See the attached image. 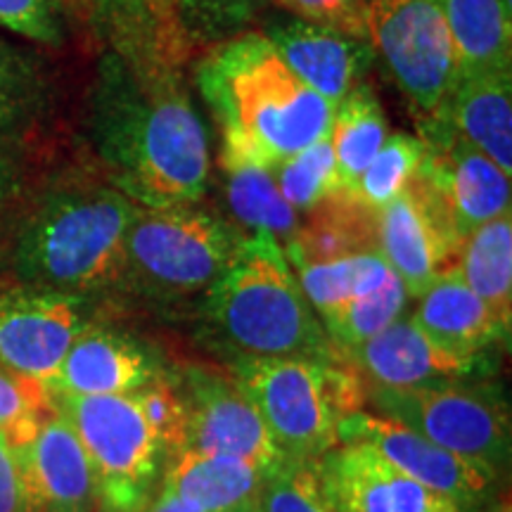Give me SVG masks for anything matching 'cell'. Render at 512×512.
Wrapping results in <instances>:
<instances>
[{"label": "cell", "mask_w": 512, "mask_h": 512, "mask_svg": "<svg viewBox=\"0 0 512 512\" xmlns=\"http://www.w3.org/2000/svg\"><path fill=\"white\" fill-rule=\"evenodd\" d=\"M178 72L110 50L88 95L93 152L138 207L195 204L207 190V131Z\"/></svg>", "instance_id": "6da1fadb"}, {"label": "cell", "mask_w": 512, "mask_h": 512, "mask_svg": "<svg viewBox=\"0 0 512 512\" xmlns=\"http://www.w3.org/2000/svg\"><path fill=\"white\" fill-rule=\"evenodd\" d=\"M197 88L221 131V166L273 169L323 138L335 112L290 72L261 31L207 50L197 64Z\"/></svg>", "instance_id": "7a4b0ae2"}, {"label": "cell", "mask_w": 512, "mask_h": 512, "mask_svg": "<svg viewBox=\"0 0 512 512\" xmlns=\"http://www.w3.org/2000/svg\"><path fill=\"white\" fill-rule=\"evenodd\" d=\"M136 209L114 185L50 190L17 230L12 268L24 287L79 297L121 283L124 238Z\"/></svg>", "instance_id": "3957f363"}, {"label": "cell", "mask_w": 512, "mask_h": 512, "mask_svg": "<svg viewBox=\"0 0 512 512\" xmlns=\"http://www.w3.org/2000/svg\"><path fill=\"white\" fill-rule=\"evenodd\" d=\"M204 316L238 356H299L337 361L318 313L271 233L242 238L233 261L204 294Z\"/></svg>", "instance_id": "277c9868"}, {"label": "cell", "mask_w": 512, "mask_h": 512, "mask_svg": "<svg viewBox=\"0 0 512 512\" xmlns=\"http://www.w3.org/2000/svg\"><path fill=\"white\" fill-rule=\"evenodd\" d=\"M230 377L290 460H318L337 446V422L361 411V382L337 361L238 356Z\"/></svg>", "instance_id": "5b68a950"}, {"label": "cell", "mask_w": 512, "mask_h": 512, "mask_svg": "<svg viewBox=\"0 0 512 512\" xmlns=\"http://www.w3.org/2000/svg\"><path fill=\"white\" fill-rule=\"evenodd\" d=\"M242 235L195 204L138 207L124 238L121 280L155 297L207 294Z\"/></svg>", "instance_id": "8992f818"}, {"label": "cell", "mask_w": 512, "mask_h": 512, "mask_svg": "<svg viewBox=\"0 0 512 512\" xmlns=\"http://www.w3.org/2000/svg\"><path fill=\"white\" fill-rule=\"evenodd\" d=\"M50 401L86 448L98 486V508L105 512L143 510L159 484L166 453L133 394H50Z\"/></svg>", "instance_id": "52a82bcc"}, {"label": "cell", "mask_w": 512, "mask_h": 512, "mask_svg": "<svg viewBox=\"0 0 512 512\" xmlns=\"http://www.w3.org/2000/svg\"><path fill=\"white\" fill-rule=\"evenodd\" d=\"M368 401L382 418L434 444L498 470L510 456V418L498 392L458 380L418 387H373Z\"/></svg>", "instance_id": "ba28073f"}, {"label": "cell", "mask_w": 512, "mask_h": 512, "mask_svg": "<svg viewBox=\"0 0 512 512\" xmlns=\"http://www.w3.org/2000/svg\"><path fill=\"white\" fill-rule=\"evenodd\" d=\"M368 41L422 124L444 114L456 53L439 0H366Z\"/></svg>", "instance_id": "9c48e42d"}, {"label": "cell", "mask_w": 512, "mask_h": 512, "mask_svg": "<svg viewBox=\"0 0 512 512\" xmlns=\"http://www.w3.org/2000/svg\"><path fill=\"white\" fill-rule=\"evenodd\" d=\"M337 444L370 446L403 475L444 496L460 510L482 503L498 475L494 467L456 456L401 422L363 411L344 415L337 422Z\"/></svg>", "instance_id": "30bf717a"}, {"label": "cell", "mask_w": 512, "mask_h": 512, "mask_svg": "<svg viewBox=\"0 0 512 512\" xmlns=\"http://www.w3.org/2000/svg\"><path fill=\"white\" fill-rule=\"evenodd\" d=\"M422 128L425 159L418 171L437 192L460 240L484 223L510 214V176L501 166L458 136L446 114Z\"/></svg>", "instance_id": "8fae6325"}, {"label": "cell", "mask_w": 512, "mask_h": 512, "mask_svg": "<svg viewBox=\"0 0 512 512\" xmlns=\"http://www.w3.org/2000/svg\"><path fill=\"white\" fill-rule=\"evenodd\" d=\"M86 297L36 287L0 292V366L48 384L88 328Z\"/></svg>", "instance_id": "7c38bea8"}, {"label": "cell", "mask_w": 512, "mask_h": 512, "mask_svg": "<svg viewBox=\"0 0 512 512\" xmlns=\"http://www.w3.org/2000/svg\"><path fill=\"white\" fill-rule=\"evenodd\" d=\"M380 254L411 297H420L439 273L456 266L460 238L432 185L418 174L377 214Z\"/></svg>", "instance_id": "4fadbf2b"}, {"label": "cell", "mask_w": 512, "mask_h": 512, "mask_svg": "<svg viewBox=\"0 0 512 512\" xmlns=\"http://www.w3.org/2000/svg\"><path fill=\"white\" fill-rule=\"evenodd\" d=\"M185 387L188 437L181 451L252 460L268 470L287 460L233 377L209 368H190Z\"/></svg>", "instance_id": "5bb4252c"}, {"label": "cell", "mask_w": 512, "mask_h": 512, "mask_svg": "<svg viewBox=\"0 0 512 512\" xmlns=\"http://www.w3.org/2000/svg\"><path fill=\"white\" fill-rule=\"evenodd\" d=\"M15 451L31 512H93L98 508V486L86 448L55 406Z\"/></svg>", "instance_id": "9a60e30c"}, {"label": "cell", "mask_w": 512, "mask_h": 512, "mask_svg": "<svg viewBox=\"0 0 512 512\" xmlns=\"http://www.w3.org/2000/svg\"><path fill=\"white\" fill-rule=\"evenodd\" d=\"M316 463L325 496L337 512H463L366 444H339Z\"/></svg>", "instance_id": "2e32d148"}, {"label": "cell", "mask_w": 512, "mask_h": 512, "mask_svg": "<svg viewBox=\"0 0 512 512\" xmlns=\"http://www.w3.org/2000/svg\"><path fill=\"white\" fill-rule=\"evenodd\" d=\"M299 81L337 107L344 95L361 86L373 48L368 41L318 27L299 17L273 19L261 31Z\"/></svg>", "instance_id": "e0dca14e"}, {"label": "cell", "mask_w": 512, "mask_h": 512, "mask_svg": "<svg viewBox=\"0 0 512 512\" xmlns=\"http://www.w3.org/2000/svg\"><path fill=\"white\" fill-rule=\"evenodd\" d=\"M159 380V366L136 337L88 325L46 384L50 394L124 396Z\"/></svg>", "instance_id": "ac0fdd59"}, {"label": "cell", "mask_w": 512, "mask_h": 512, "mask_svg": "<svg viewBox=\"0 0 512 512\" xmlns=\"http://www.w3.org/2000/svg\"><path fill=\"white\" fill-rule=\"evenodd\" d=\"M375 382V387H418V384L465 380L484 370V354L460 356L422 332L411 318L394 320L361 347L339 354Z\"/></svg>", "instance_id": "d6986e66"}, {"label": "cell", "mask_w": 512, "mask_h": 512, "mask_svg": "<svg viewBox=\"0 0 512 512\" xmlns=\"http://www.w3.org/2000/svg\"><path fill=\"white\" fill-rule=\"evenodd\" d=\"M411 320L427 337L460 356H479L489 344L508 337V328L467 287L456 268L439 273L420 294Z\"/></svg>", "instance_id": "ffe728a7"}, {"label": "cell", "mask_w": 512, "mask_h": 512, "mask_svg": "<svg viewBox=\"0 0 512 512\" xmlns=\"http://www.w3.org/2000/svg\"><path fill=\"white\" fill-rule=\"evenodd\" d=\"M444 114L458 136L512 174V69L458 76Z\"/></svg>", "instance_id": "44dd1931"}, {"label": "cell", "mask_w": 512, "mask_h": 512, "mask_svg": "<svg viewBox=\"0 0 512 512\" xmlns=\"http://www.w3.org/2000/svg\"><path fill=\"white\" fill-rule=\"evenodd\" d=\"M268 472L252 460L178 451L171 456L162 484L204 512H249Z\"/></svg>", "instance_id": "7402d4cb"}, {"label": "cell", "mask_w": 512, "mask_h": 512, "mask_svg": "<svg viewBox=\"0 0 512 512\" xmlns=\"http://www.w3.org/2000/svg\"><path fill=\"white\" fill-rule=\"evenodd\" d=\"M311 219L297 228L283 247L294 266L342 259L349 254L380 252L377 242V214L349 192L337 190L311 211Z\"/></svg>", "instance_id": "603a6c76"}, {"label": "cell", "mask_w": 512, "mask_h": 512, "mask_svg": "<svg viewBox=\"0 0 512 512\" xmlns=\"http://www.w3.org/2000/svg\"><path fill=\"white\" fill-rule=\"evenodd\" d=\"M456 79L475 72H508L512 64V0H439Z\"/></svg>", "instance_id": "cb8c5ba5"}, {"label": "cell", "mask_w": 512, "mask_h": 512, "mask_svg": "<svg viewBox=\"0 0 512 512\" xmlns=\"http://www.w3.org/2000/svg\"><path fill=\"white\" fill-rule=\"evenodd\" d=\"M456 271L498 323L510 330L512 320V214L484 223L458 245Z\"/></svg>", "instance_id": "d4e9b609"}, {"label": "cell", "mask_w": 512, "mask_h": 512, "mask_svg": "<svg viewBox=\"0 0 512 512\" xmlns=\"http://www.w3.org/2000/svg\"><path fill=\"white\" fill-rule=\"evenodd\" d=\"M389 136L384 110L368 83L344 95L332 112L330 143L335 152L339 190H349L366 171Z\"/></svg>", "instance_id": "484cf974"}, {"label": "cell", "mask_w": 512, "mask_h": 512, "mask_svg": "<svg viewBox=\"0 0 512 512\" xmlns=\"http://www.w3.org/2000/svg\"><path fill=\"white\" fill-rule=\"evenodd\" d=\"M112 50L181 69L190 53L181 0H124V34Z\"/></svg>", "instance_id": "4316f807"}, {"label": "cell", "mask_w": 512, "mask_h": 512, "mask_svg": "<svg viewBox=\"0 0 512 512\" xmlns=\"http://www.w3.org/2000/svg\"><path fill=\"white\" fill-rule=\"evenodd\" d=\"M297 273L299 285L318 318L349 304L351 299L375 292L396 275L380 252L349 254L342 259L318 261V264H299Z\"/></svg>", "instance_id": "83f0119b"}, {"label": "cell", "mask_w": 512, "mask_h": 512, "mask_svg": "<svg viewBox=\"0 0 512 512\" xmlns=\"http://www.w3.org/2000/svg\"><path fill=\"white\" fill-rule=\"evenodd\" d=\"M226 171V200L242 226L254 233L264 230L285 245L297 233V211L285 202L271 169L252 164L223 166Z\"/></svg>", "instance_id": "f1b7e54d"}, {"label": "cell", "mask_w": 512, "mask_h": 512, "mask_svg": "<svg viewBox=\"0 0 512 512\" xmlns=\"http://www.w3.org/2000/svg\"><path fill=\"white\" fill-rule=\"evenodd\" d=\"M48 83L27 50L0 36V138L29 131L46 110Z\"/></svg>", "instance_id": "f546056e"}, {"label": "cell", "mask_w": 512, "mask_h": 512, "mask_svg": "<svg viewBox=\"0 0 512 512\" xmlns=\"http://www.w3.org/2000/svg\"><path fill=\"white\" fill-rule=\"evenodd\" d=\"M408 297L411 294L394 275L392 280L377 287L375 292L351 299L349 304L320 316V323H323L325 335L330 337V342L342 354V351L361 347L370 337L380 335L394 320H399L406 311Z\"/></svg>", "instance_id": "4dcf8cb0"}, {"label": "cell", "mask_w": 512, "mask_h": 512, "mask_svg": "<svg viewBox=\"0 0 512 512\" xmlns=\"http://www.w3.org/2000/svg\"><path fill=\"white\" fill-rule=\"evenodd\" d=\"M422 159H425L422 138L408 136V133H392L384 140L373 162L366 166V171L344 192L354 195L366 207L380 211L406 190V185L418 174Z\"/></svg>", "instance_id": "1f68e13d"}, {"label": "cell", "mask_w": 512, "mask_h": 512, "mask_svg": "<svg viewBox=\"0 0 512 512\" xmlns=\"http://www.w3.org/2000/svg\"><path fill=\"white\" fill-rule=\"evenodd\" d=\"M275 183L283 192L285 202L294 211H311L325 197L339 190L335 152H332L330 131L304 150L294 152L273 166Z\"/></svg>", "instance_id": "d6a6232c"}, {"label": "cell", "mask_w": 512, "mask_h": 512, "mask_svg": "<svg viewBox=\"0 0 512 512\" xmlns=\"http://www.w3.org/2000/svg\"><path fill=\"white\" fill-rule=\"evenodd\" d=\"M249 512H337L325 496L316 460H283L268 472Z\"/></svg>", "instance_id": "836d02e7"}, {"label": "cell", "mask_w": 512, "mask_h": 512, "mask_svg": "<svg viewBox=\"0 0 512 512\" xmlns=\"http://www.w3.org/2000/svg\"><path fill=\"white\" fill-rule=\"evenodd\" d=\"M53 401L46 384L29 380L0 366V434L12 444H24L41 420L46 418Z\"/></svg>", "instance_id": "e575fe53"}, {"label": "cell", "mask_w": 512, "mask_h": 512, "mask_svg": "<svg viewBox=\"0 0 512 512\" xmlns=\"http://www.w3.org/2000/svg\"><path fill=\"white\" fill-rule=\"evenodd\" d=\"M133 399L143 411L147 425L157 434L166 456H174L185 446L188 437V406L183 394L169 380L145 384L143 389L133 392Z\"/></svg>", "instance_id": "d590c367"}, {"label": "cell", "mask_w": 512, "mask_h": 512, "mask_svg": "<svg viewBox=\"0 0 512 512\" xmlns=\"http://www.w3.org/2000/svg\"><path fill=\"white\" fill-rule=\"evenodd\" d=\"M0 29L38 46L64 43V24L57 0H0Z\"/></svg>", "instance_id": "8d00e7d4"}, {"label": "cell", "mask_w": 512, "mask_h": 512, "mask_svg": "<svg viewBox=\"0 0 512 512\" xmlns=\"http://www.w3.org/2000/svg\"><path fill=\"white\" fill-rule=\"evenodd\" d=\"M273 3L304 22L368 41L366 0H273Z\"/></svg>", "instance_id": "74e56055"}, {"label": "cell", "mask_w": 512, "mask_h": 512, "mask_svg": "<svg viewBox=\"0 0 512 512\" xmlns=\"http://www.w3.org/2000/svg\"><path fill=\"white\" fill-rule=\"evenodd\" d=\"M0 512H31L15 444L0 434Z\"/></svg>", "instance_id": "f35d334b"}, {"label": "cell", "mask_w": 512, "mask_h": 512, "mask_svg": "<svg viewBox=\"0 0 512 512\" xmlns=\"http://www.w3.org/2000/svg\"><path fill=\"white\" fill-rule=\"evenodd\" d=\"M67 3L110 38L112 48L119 46L124 34V0H67Z\"/></svg>", "instance_id": "ab89813d"}, {"label": "cell", "mask_w": 512, "mask_h": 512, "mask_svg": "<svg viewBox=\"0 0 512 512\" xmlns=\"http://www.w3.org/2000/svg\"><path fill=\"white\" fill-rule=\"evenodd\" d=\"M140 512H204V510L197 508L195 503H190L188 498L176 494L171 486L162 484L159 486V494L152 496Z\"/></svg>", "instance_id": "60d3db41"}, {"label": "cell", "mask_w": 512, "mask_h": 512, "mask_svg": "<svg viewBox=\"0 0 512 512\" xmlns=\"http://www.w3.org/2000/svg\"><path fill=\"white\" fill-rule=\"evenodd\" d=\"M12 185H15V178H12L10 166L3 157H0V204H3L10 197Z\"/></svg>", "instance_id": "b9f144b4"}, {"label": "cell", "mask_w": 512, "mask_h": 512, "mask_svg": "<svg viewBox=\"0 0 512 512\" xmlns=\"http://www.w3.org/2000/svg\"><path fill=\"white\" fill-rule=\"evenodd\" d=\"M501 512H508V510H501Z\"/></svg>", "instance_id": "7bdbcfd3"}, {"label": "cell", "mask_w": 512, "mask_h": 512, "mask_svg": "<svg viewBox=\"0 0 512 512\" xmlns=\"http://www.w3.org/2000/svg\"><path fill=\"white\" fill-rule=\"evenodd\" d=\"M271 3H273V0H271Z\"/></svg>", "instance_id": "ee69618b"}]
</instances>
